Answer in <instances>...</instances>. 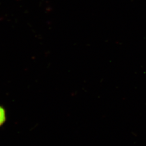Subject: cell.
<instances>
[{"label": "cell", "instance_id": "cell-1", "mask_svg": "<svg viewBox=\"0 0 146 146\" xmlns=\"http://www.w3.org/2000/svg\"><path fill=\"white\" fill-rule=\"evenodd\" d=\"M6 119L5 110L3 107L0 106V127L5 122Z\"/></svg>", "mask_w": 146, "mask_h": 146}]
</instances>
